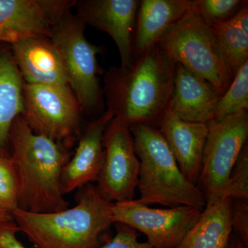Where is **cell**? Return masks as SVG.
Returning <instances> with one entry per match:
<instances>
[{"label": "cell", "instance_id": "14", "mask_svg": "<svg viewBox=\"0 0 248 248\" xmlns=\"http://www.w3.org/2000/svg\"><path fill=\"white\" fill-rule=\"evenodd\" d=\"M11 48L24 83L68 85L61 54L49 37L26 39Z\"/></svg>", "mask_w": 248, "mask_h": 248}, {"label": "cell", "instance_id": "6", "mask_svg": "<svg viewBox=\"0 0 248 248\" xmlns=\"http://www.w3.org/2000/svg\"><path fill=\"white\" fill-rule=\"evenodd\" d=\"M85 27L71 11L54 23L50 39L61 54L68 86L82 110L104 112V93L99 81L102 71L97 59L103 47L86 39Z\"/></svg>", "mask_w": 248, "mask_h": 248}, {"label": "cell", "instance_id": "9", "mask_svg": "<svg viewBox=\"0 0 248 248\" xmlns=\"http://www.w3.org/2000/svg\"><path fill=\"white\" fill-rule=\"evenodd\" d=\"M202 212L187 205L150 208L133 200L114 203L112 219L114 223L141 232L154 248H177L200 220Z\"/></svg>", "mask_w": 248, "mask_h": 248}, {"label": "cell", "instance_id": "5", "mask_svg": "<svg viewBox=\"0 0 248 248\" xmlns=\"http://www.w3.org/2000/svg\"><path fill=\"white\" fill-rule=\"evenodd\" d=\"M158 44L171 60L208 81L221 95L234 79L213 29L202 20L195 2Z\"/></svg>", "mask_w": 248, "mask_h": 248}, {"label": "cell", "instance_id": "19", "mask_svg": "<svg viewBox=\"0 0 248 248\" xmlns=\"http://www.w3.org/2000/svg\"><path fill=\"white\" fill-rule=\"evenodd\" d=\"M232 199L225 198L202 216L177 248H226L233 233L231 219Z\"/></svg>", "mask_w": 248, "mask_h": 248}, {"label": "cell", "instance_id": "24", "mask_svg": "<svg viewBox=\"0 0 248 248\" xmlns=\"http://www.w3.org/2000/svg\"><path fill=\"white\" fill-rule=\"evenodd\" d=\"M248 200V146L241 150L237 161L232 170L223 199Z\"/></svg>", "mask_w": 248, "mask_h": 248}, {"label": "cell", "instance_id": "17", "mask_svg": "<svg viewBox=\"0 0 248 248\" xmlns=\"http://www.w3.org/2000/svg\"><path fill=\"white\" fill-rule=\"evenodd\" d=\"M195 0H141L133 38V60L159 43L193 6Z\"/></svg>", "mask_w": 248, "mask_h": 248}, {"label": "cell", "instance_id": "22", "mask_svg": "<svg viewBox=\"0 0 248 248\" xmlns=\"http://www.w3.org/2000/svg\"><path fill=\"white\" fill-rule=\"evenodd\" d=\"M19 182L11 156L0 153V208L12 213L18 208Z\"/></svg>", "mask_w": 248, "mask_h": 248}, {"label": "cell", "instance_id": "15", "mask_svg": "<svg viewBox=\"0 0 248 248\" xmlns=\"http://www.w3.org/2000/svg\"><path fill=\"white\" fill-rule=\"evenodd\" d=\"M221 94L215 87L176 63L170 112L181 120L208 123L215 117L217 103Z\"/></svg>", "mask_w": 248, "mask_h": 248}, {"label": "cell", "instance_id": "28", "mask_svg": "<svg viewBox=\"0 0 248 248\" xmlns=\"http://www.w3.org/2000/svg\"><path fill=\"white\" fill-rule=\"evenodd\" d=\"M226 248H248V247L245 246L242 241L239 239V238L234 233H232Z\"/></svg>", "mask_w": 248, "mask_h": 248}, {"label": "cell", "instance_id": "11", "mask_svg": "<svg viewBox=\"0 0 248 248\" xmlns=\"http://www.w3.org/2000/svg\"><path fill=\"white\" fill-rule=\"evenodd\" d=\"M140 1L81 0L76 1V17L85 26L104 31L118 48L121 66L129 68L133 62V38Z\"/></svg>", "mask_w": 248, "mask_h": 248}, {"label": "cell", "instance_id": "27", "mask_svg": "<svg viewBox=\"0 0 248 248\" xmlns=\"http://www.w3.org/2000/svg\"><path fill=\"white\" fill-rule=\"evenodd\" d=\"M19 232L14 220L0 223V248H29L17 239Z\"/></svg>", "mask_w": 248, "mask_h": 248}, {"label": "cell", "instance_id": "12", "mask_svg": "<svg viewBox=\"0 0 248 248\" xmlns=\"http://www.w3.org/2000/svg\"><path fill=\"white\" fill-rule=\"evenodd\" d=\"M113 117L112 112L107 110L86 126L76 153L62 169L61 190L63 195L97 182L104 161L103 135Z\"/></svg>", "mask_w": 248, "mask_h": 248}, {"label": "cell", "instance_id": "25", "mask_svg": "<svg viewBox=\"0 0 248 248\" xmlns=\"http://www.w3.org/2000/svg\"><path fill=\"white\" fill-rule=\"evenodd\" d=\"M231 219L233 233L248 247V200H232Z\"/></svg>", "mask_w": 248, "mask_h": 248}, {"label": "cell", "instance_id": "18", "mask_svg": "<svg viewBox=\"0 0 248 248\" xmlns=\"http://www.w3.org/2000/svg\"><path fill=\"white\" fill-rule=\"evenodd\" d=\"M24 83L11 45L0 42V153H5L12 124L24 110Z\"/></svg>", "mask_w": 248, "mask_h": 248}, {"label": "cell", "instance_id": "10", "mask_svg": "<svg viewBox=\"0 0 248 248\" xmlns=\"http://www.w3.org/2000/svg\"><path fill=\"white\" fill-rule=\"evenodd\" d=\"M102 145L104 161L96 186L98 192L111 203L133 200L140 163L130 127L113 117L103 135Z\"/></svg>", "mask_w": 248, "mask_h": 248}, {"label": "cell", "instance_id": "13", "mask_svg": "<svg viewBox=\"0 0 248 248\" xmlns=\"http://www.w3.org/2000/svg\"><path fill=\"white\" fill-rule=\"evenodd\" d=\"M158 129L169 145L181 172L189 182L197 186L208 136L207 124L186 122L167 110Z\"/></svg>", "mask_w": 248, "mask_h": 248}, {"label": "cell", "instance_id": "8", "mask_svg": "<svg viewBox=\"0 0 248 248\" xmlns=\"http://www.w3.org/2000/svg\"><path fill=\"white\" fill-rule=\"evenodd\" d=\"M22 117L32 132L54 141H69L78 131L82 109L68 85L23 86Z\"/></svg>", "mask_w": 248, "mask_h": 248}, {"label": "cell", "instance_id": "1", "mask_svg": "<svg viewBox=\"0 0 248 248\" xmlns=\"http://www.w3.org/2000/svg\"><path fill=\"white\" fill-rule=\"evenodd\" d=\"M175 66L156 44L134 59L129 68L111 67L102 88L107 110L129 127L159 128L172 97Z\"/></svg>", "mask_w": 248, "mask_h": 248}, {"label": "cell", "instance_id": "4", "mask_svg": "<svg viewBox=\"0 0 248 248\" xmlns=\"http://www.w3.org/2000/svg\"><path fill=\"white\" fill-rule=\"evenodd\" d=\"M130 130L140 163L138 202L148 206L187 205L203 211L206 205L203 194L181 172L159 129L137 124Z\"/></svg>", "mask_w": 248, "mask_h": 248}, {"label": "cell", "instance_id": "26", "mask_svg": "<svg viewBox=\"0 0 248 248\" xmlns=\"http://www.w3.org/2000/svg\"><path fill=\"white\" fill-rule=\"evenodd\" d=\"M138 237V231L125 225L118 224L115 236L99 248H154L148 242H140Z\"/></svg>", "mask_w": 248, "mask_h": 248}, {"label": "cell", "instance_id": "7", "mask_svg": "<svg viewBox=\"0 0 248 248\" xmlns=\"http://www.w3.org/2000/svg\"><path fill=\"white\" fill-rule=\"evenodd\" d=\"M206 124L208 136L197 186L205 197V208H208L223 200L232 170L247 143L248 111L213 119Z\"/></svg>", "mask_w": 248, "mask_h": 248}, {"label": "cell", "instance_id": "23", "mask_svg": "<svg viewBox=\"0 0 248 248\" xmlns=\"http://www.w3.org/2000/svg\"><path fill=\"white\" fill-rule=\"evenodd\" d=\"M244 2L241 0H195V7L202 20L213 27L234 17Z\"/></svg>", "mask_w": 248, "mask_h": 248}, {"label": "cell", "instance_id": "20", "mask_svg": "<svg viewBox=\"0 0 248 248\" xmlns=\"http://www.w3.org/2000/svg\"><path fill=\"white\" fill-rule=\"evenodd\" d=\"M211 28L227 66L234 77L248 61V1H245L234 17Z\"/></svg>", "mask_w": 248, "mask_h": 248}, {"label": "cell", "instance_id": "16", "mask_svg": "<svg viewBox=\"0 0 248 248\" xmlns=\"http://www.w3.org/2000/svg\"><path fill=\"white\" fill-rule=\"evenodd\" d=\"M53 24L48 0H0V42L50 38Z\"/></svg>", "mask_w": 248, "mask_h": 248}, {"label": "cell", "instance_id": "29", "mask_svg": "<svg viewBox=\"0 0 248 248\" xmlns=\"http://www.w3.org/2000/svg\"><path fill=\"white\" fill-rule=\"evenodd\" d=\"M13 220L14 219H13V217L11 213L0 208V223L13 221Z\"/></svg>", "mask_w": 248, "mask_h": 248}, {"label": "cell", "instance_id": "3", "mask_svg": "<svg viewBox=\"0 0 248 248\" xmlns=\"http://www.w3.org/2000/svg\"><path fill=\"white\" fill-rule=\"evenodd\" d=\"M73 208L50 213L17 208L11 213L19 231L36 248H97L113 224V203L104 200L92 184L79 188Z\"/></svg>", "mask_w": 248, "mask_h": 248}, {"label": "cell", "instance_id": "2", "mask_svg": "<svg viewBox=\"0 0 248 248\" xmlns=\"http://www.w3.org/2000/svg\"><path fill=\"white\" fill-rule=\"evenodd\" d=\"M9 142L19 182L18 208L50 213L69 208L61 190L62 169L69 160L63 143L32 132L21 115L12 124Z\"/></svg>", "mask_w": 248, "mask_h": 248}, {"label": "cell", "instance_id": "21", "mask_svg": "<svg viewBox=\"0 0 248 248\" xmlns=\"http://www.w3.org/2000/svg\"><path fill=\"white\" fill-rule=\"evenodd\" d=\"M248 109V61L239 68L217 103L214 119L219 120Z\"/></svg>", "mask_w": 248, "mask_h": 248}]
</instances>
